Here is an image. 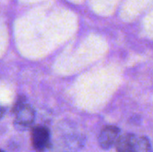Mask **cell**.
I'll list each match as a JSON object with an SVG mask.
<instances>
[{
  "label": "cell",
  "instance_id": "cell-1",
  "mask_svg": "<svg viewBox=\"0 0 153 152\" xmlns=\"http://www.w3.org/2000/svg\"><path fill=\"white\" fill-rule=\"evenodd\" d=\"M30 142L34 151L43 152L50 147V132L43 125H37L31 129Z\"/></svg>",
  "mask_w": 153,
  "mask_h": 152
},
{
  "label": "cell",
  "instance_id": "cell-2",
  "mask_svg": "<svg viewBox=\"0 0 153 152\" xmlns=\"http://www.w3.org/2000/svg\"><path fill=\"white\" fill-rule=\"evenodd\" d=\"M120 129L115 125H108L102 129L99 135V145L102 150L108 151L116 145L120 137Z\"/></svg>",
  "mask_w": 153,
  "mask_h": 152
},
{
  "label": "cell",
  "instance_id": "cell-3",
  "mask_svg": "<svg viewBox=\"0 0 153 152\" xmlns=\"http://www.w3.org/2000/svg\"><path fill=\"white\" fill-rule=\"evenodd\" d=\"M35 120V111L28 104H25L15 113L14 125L20 130L30 127Z\"/></svg>",
  "mask_w": 153,
  "mask_h": 152
},
{
  "label": "cell",
  "instance_id": "cell-4",
  "mask_svg": "<svg viewBox=\"0 0 153 152\" xmlns=\"http://www.w3.org/2000/svg\"><path fill=\"white\" fill-rule=\"evenodd\" d=\"M137 138L138 137L134 133H125L120 135L115 145L117 152H133Z\"/></svg>",
  "mask_w": 153,
  "mask_h": 152
},
{
  "label": "cell",
  "instance_id": "cell-5",
  "mask_svg": "<svg viewBox=\"0 0 153 152\" xmlns=\"http://www.w3.org/2000/svg\"><path fill=\"white\" fill-rule=\"evenodd\" d=\"M133 152H152V145L150 140L146 136L138 137Z\"/></svg>",
  "mask_w": 153,
  "mask_h": 152
},
{
  "label": "cell",
  "instance_id": "cell-6",
  "mask_svg": "<svg viewBox=\"0 0 153 152\" xmlns=\"http://www.w3.org/2000/svg\"><path fill=\"white\" fill-rule=\"evenodd\" d=\"M25 101H26V99H25V98L24 97H20L18 99H17V101H16V103L14 104V106H13V112L15 114L22 107H23L26 103H25Z\"/></svg>",
  "mask_w": 153,
  "mask_h": 152
},
{
  "label": "cell",
  "instance_id": "cell-7",
  "mask_svg": "<svg viewBox=\"0 0 153 152\" xmlns=\"http://www.w3.org/2000/svg\"><path fill=\"white\" fill-rule=\"evenodd\" d=\"M4 111H5V108H4V107H2V108H1V117H3V116H4Z\"/></svg>",
  "mask_w": 153,
  "mask_h": 152
},
{
  "label": "cell",
  "instance_id": "cell-8",
  "mask_svg": "<svg viewBox=\"0 0 153 152\" xmlns=\"http://www.w3.org/2000/svg\"><path fill=\"white\" fill-rule=\"evenodd\" d=\"M1 152H4V151H3V150H2V151H1Z\"/></svg>",
  "mask_w": 153,
  "mask_h": 152
}]
</instances>
